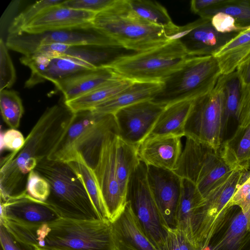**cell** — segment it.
Masks as SVG:
<instances>
[{
	"mask_svg": "<svg viewBox=\"0 0 250 250\" xmlns=\"http://www.w3.org/2000/svg\"><path fill=\"white\" fill-rule=\"evenodd\" d=\"M74 114L65 104L47 108L25 138L21 149L11 160L1 162L0 194L2 200H7L26 191L28 174L41 161L48 157Z\"/></svg>",
	"mask_w": 250,
	"mask_h": 250,
	"instance_id": "obj_1",
	"label": "cell"
},
{
	"mask_svg": "<svg viewBox=\"0 0 250 250\" xmlns=\"http://www.w3.org/2000/svg\"><path fill=\"white\" fill-rule=\"evenodd\" d=\"M91 26L135 52L157 47L176 39L180 29V26L166 28L146 21L133 12L127 0H116L109 8L96 14Z\"/></svg>",
	"mask_w": 250,
	"mask_h": 250,
	"instance_id": "obj_2",
	"label": "cell"
},
{
	"mask_svg": "<svg viewBox=\"0 0 250 250\" xmlns=\"http://www.w3.org/2000/svg\"><path fill=\"white\" fill-rule=\"evenodd\" d=\"M28 244L63 250H114L111 223L107 220L59 218L38 227H29Z\"/></svg>",
	"mask_w": 250,
	"mask_h": 250,
	"instance_id": "obj_3",
	"label": "cell"
},
{
	"mask_svg": "<svg viewBox=\"0 0 250 250\" xmlns=\"http://www.w3.org/2000/svg\"><path fill=\"white\" fill-rule=\"evenodd\" d=\"M35 170L49 183L50 193L45 202L61 218L101 219L83 183L66 162L46 158Z\"/></svg>",
	"mask_w": 250,
	"mask_h": 250,
	"instance_id": "obj_4",
	"label": "cell"
},
{
	"mask_svg": "<svg viewBox=\"0 0 250 250\" xmlns=\"http://www.w3.org/2000/svg\"><path fill=\"white\" fill-rule=\"evenodd\" d=\"M110 132L118 134L113 114L91 110L74 113L67 129L47 159L67 163L78 152L92 168L103 141Z\"/></svg>",
	"mask_w": 250,
	"mask_h": 250,
	"instance_id": "obj_5",
	"label": "cell"
},
{
	"mask_svg": "<svg viewBox=\"0 0 250 250\" xmlns=\"http://www.w3.org/2000/svg\"><path fill=\"white\" fill-rule=\"evenodd\" d=\"M221 75L214 56L190 57L162 82L161 90L151 100L167 106L196 99L212 91Z\"/></svg>",
	"mask_w": 250,
	"mask_h": 250,
	"instance_id": "obj_6",
	"label": "cell"
},
{
	"mask_svg": "<svg viewBox=\"0 0 250 250\" xmlns=\"http://www.w3.org/2000/svg\"><path fill=\"white\" fill-rule=\"evenodd\" d=\"M190 57L178 39L123 57L107 67L134 82H162Z\"/></svg>",
	"mask_w": 250,
	"mask_h": 250,
	"instance_id": "obj_7",
	"label": "cell"
},
{
	"mask_svg": "<svg viewBox=\"0 0 250 250\" xmlns=\"http://www.w3.org/2000/svg\"><path fill=\"white\" fill-rule=\"evenodd\" d=\"M184 147L173 170L182 179L193 183L204 198L234 171L222 158L219 150L186 137Z\"/></svg>",
	"mask_w": 250,
	"mask_h": 250,
	"instance_id": "obj_8",
	"label": "cell"
},
{
	"mask_svg": "<svg viewBox=\"0 0 250 250\" xmlns=\"http://www.w3.org/2000/svg\"><path fill=\"white\" fill-rule=\"evenodd\" d=\"M224 92L222 75L208 93L193 101L185 129V137L207 143L219 150L223 143Z\"/></svg>",
	"mask_w": 250,
	"mask_h": 250,
	"instance_id": "obj_9",
	"label": "cell"
},
{
	"mask_svg": "<svg viewBox=\"0 0 250 250\" xmlns=\"http://www.w3.org/2000/svg\"><path fill=\"white\" fill-rule=\"evenodd\" d=\"M126 199L151 241L159 250H167V232L148 185L146 165L141 161L130 177Z\"/></svg>",
	"mask_w": 250,
	"mask_h": 250,
	"instance_id": "obj_10",
	"label": "cell"
},
{
	"mask_svg": "<svg viewBox=\"0 0 250 250\" xmlns=\"http://www.w3.org/2000/svg\"><path fill=\"white\" fill-rule=\"evenodd\" d=\"M54 43L70 46H121L115 40L97 31L92 26L37 34L22 32L8 34L5 43L10 49L28 56L33 54L39 45Z\"/></svg>",
	"mask_w": 250,
	"mask_h": 250,
	"instance_id": "obj_11",
	"label": "cell"
},
{
	"mask_svg": "<svg viewBox=\"0 0 250 250\" xmlns=\"http://www.w3.org/2000/svg\"><path fill=\"white\" fill-rule=\"evenodd\" d=\"M243 171L234 170L223 182L213 188L194 211L191 219L193 243L204 246L231 199Z\"/></svg>",
	"mask_w": 250,
	"mask_h": 250,
	"instance_id": "obj_12",
	"label": "cell"
},
{
	"mask_svg": "<svg viewBox=\"0 0 250 250\" xmlns=\"http://www.w3.org/2000/svg\"><path fill=\"white\" fill-rule=\"evenodd\" d=\"M118 134L110 132L104 139L96 163L92 168L99 184L108 219L114 221L124 209L126 195L121 188L116 170Z\"/></svg>",
	"mask_w": 250,
	"mask_h": 250,
	"instance_id": "obj_13",
	"label": "cell"
},
{
	"mask_svg": "<svg viewBox=\"0 0 250 250\" xmlns=\"http://www.w3.org/2000/svg\"><path fill=\"white\" fill-rule=\"evenodd\" d=\"M166 107L148 100L118 110L113 114L118 136L126 143L138 148L150 134Z\"/></svg>",
	"mask_w": 250,
	"mask_h": 250,
	"instance_id": "obj_14",
	"label": "cell"
},
{
	"mask_svg": "<svg viewBox=\"0 0 250 250\" xmlns=\"http://www.w3.org/2000/svg\"><path fill=\"white\" fill-rule=\"evenodd\" d=\"M201 250H250V209L228 208Z\"/></svg>",
	"mask_w": 250,
	"mask_h": 250,
	"instance_id": "obj_15",
	"label": "cell"
},
{
	"mask_svg": "<svg viewBox=\"0 0 250 250\" xmlns=\"http://www.w3.org/2000/svg\"><path fill=\"white\" fill-rule=\"evenodd\" d=\"M146 178L165 228H176L182 179L173 170L146 165Z\"/></svg>",
	"mask_w": 250,
	"mask_h": 250,
	"instance_id": "obj_16",
	"label": "cell"
},
{
	"mask_svg": "<svg viewBox=\"0 0 250 250\" xmlns=\"http://www.w3.org/2000/svg\"><path fill=\"white\" fill-rule=\"evenodd\" d=\"M211 20L201 18L180 27L178 39L190 57L214 55L238 33L223 34L216 31Z\"/></svg>",
	"mask_w": 250,
	"mask_h": 250,
	"instance_id": "obj_17",
	"label": "cell"
},
{
	"mask_svg": "<svg viewBox=\"0 0 250 250\" xmlns=\"http://www.w3.org/2000/svg\"><path fill=\"white\" fill-rule=\"evenodd\" d=\"M61 218L45 202L25 192L6 201H0V219L20 225L38 227Z\"/></svg>",
	"mask_w": 250,
	"mask_h": 250,
	"instance_id": "obj_18",
	"label": "cell"
},
{
	"mask_svg": "<svg viewBox=\"0 0 250 250\" xmlns=\"http://www.w3.org/2000/svg\"><path fill=\"white\" fill-rule=\"evenodd\" d=\"M62 3L43 11L28 24L22 32L37 34L91 26V22L96 13L70 8L63 6Z\"/></svg>",
	"mask_w": 250,
	"mask_h": 250,
	"instance_id": "obj_19",
	"label": "cell"
},
{
	"mask_svg": "<svg viewBox=\"0 0 250 250\" xmlns=\"http://www.w3.org/2000/svg\"><path fill=\"white\" fill-rule=\"evenodd\" d=\"M111 223L114 250H159L146 234L129 202Z\"/></svg>",
	"mask_w": 250,
	"mask_h": 250,
	"instance_id": "obj_20",
	"label": "cell"
},
{
	"mask_svg": "<svg viewBox=\"0 0 250 250\" xmlns=\"http://www.w3.org/2000/svg\"><path fill=\"white\" fill-rule=\"evenodd\" d=\"M181 138L173 135H148L138 148L140 161L146 165L173 170L183 149Z\"/></svg>",
	"mask_w": 250,
	"mask_h": 250,
	"instance_id": "obj_21",
	"label": "cell"
},
{
	"mask_svg": "<svg viewBox=\"0 0 250 250\" xmlns=\"http://www.w3.org/2000/svg\"><path fill=\"white\" fill-rule=\"evenodd\" d=\"M121 77L112 68L98 67L76 73L54 84L63 94L64 102L75 99Z\"/></svg>",
	"mask_w": 250,
	"mask_h": 250,
	"instance_id": "obj_22",
	"label": "cell"
},
{
	"mask_svg": "<svg viewBox=\"0 0 250 250\" xmlns=\"http://www.w3.org/2000/svg\"><path fill=\"white\" fill-rule=\"evenodd\" d=\"M162 86V82H134L115 97L91 111L99 113L114 114L123 107L143 101L152 100Z\"/></svg>",
	"mask_w": 250,
	"mask_h": 250,
	"instance_id": "obj_23",
	"label": "cell"
},
{
	"mask_svg": "<svg viewBox=\"0 0 250 250\" xmlns=\"http://www.w3.org/2000/svg\"><path fill=\"white\" fill-rule=\"evenodd\" d=\"M219 151L232 170H248L250 164V124L245 127L238 126L234 134L223 142Z\"/></svg>",
	"mask_w": 250,
	"mask_h": 250,
	"instance_id": "obj_24",
	"label": "cell"
},
{
	"mask_svg": "<svg viewBox=\"0 0 250 250\" xmlns=\"http://www.w3.org/2000/svg\"><path fill=\"white\" fill-rule=\"evenodd\" d=\"M193 101L184 100L167 105L149 135L185 137V126Z\"/></svg>",
	"mask_w": 250,
	"mask_h": 250,
	"instance_id": "obj_25",
	"label": "cell"
},
{
	"mask_svg": "<svg viewBox=\"0 0 250 250\" xmlns=\"http://www.w3.org/2000/svg\"><path fill=\"white\" fill-rule=\"evenodd\" d=\"M135 53L122 46L82 45L70 46L62 55L79 59L98 68L108 66L120 58Z\"/></svg>",
	"mask_w": 250,
	"mask_h": 250,
	"instance_id": "obj_26",
	"label": "cell"
},
{
	"mask_svg": "<svg viewBox=\"0 0 250 250\" xmlns=\"http://www.w3.org/2000/svg\"><path fill=\"white\" fill-rule=\"evenodd\" d=\"M250 55V26L238 33L213 56L218 62L222 75L236 71Z\"/></svg>",
	"mask_w": 250,
	"mask_h": 250,
	"instance_id": "obj_27",
	"label": "cell"
},
{
	"mask_svg": "<svg viewBox=\"0 0 250 250\" xmlns=\"http://www.w3.org/2000/svg\"><path fill=\"white\" fill-rule=\"evenodd\" d=\"M133 82L120 77L75 99L64 102V104L74 113L91 110L115 97Z\"/></svg>",
	"mask_w": 250,
	"mask_h": 250,
	"instance_id": "obj_28",
	"label": "cell"
},
{
	"mask_svg": "<svg viewBox=\"0 0 250 250\" xmlns=\"http://www.w3.org/2000/svg\"><path fill=\"white\" fill-rule=\"evenodd\" d=\"M203 200L204 197L196 186L190 181L182 179L181 193L176 214L175 229L183 232L191 243V216Z\"/></svg>",
	"mask_w": 250,
	"mask_h": 250,
	"instance_id": "obj_29",
	"label": "cell"
},
{
	"mask_svg": "<svg viewBox=\"0 0 250 250\" xmlns=\"http://www.w3.org/2000/svg\"><path fill=\"white\" fill-rule=\"evenodd\" d=\"M67 163L83 183L100 219L109 220L101 190L93 169L78 152Z\"/></svg>",
	"mask_w": 250,
	"mask_h": 250,
	"instance_id": "obj_30",
	"label": "cell"
},
{
	"mask_svg": "<svg viewBox=\"0 0 250 250\" xmlns=\"http://www.w3.org/2000/svg\"><path fill=\"white\" fill-rule=\"evenodd\" d=\"M97 68L93 65L71 57H49L46 67L40 75V83L45 80L54 84L76 73Z\"/></svg>",
	"mask_w": 250,
	"mask_h": 250,
	"instance_id": "obj_31",
	"label": "cell"
},
{
	"mask_svg": "<svg viewBox=\"0 0 250 250\" xmlns=\"http://www.w3.org/2000/svg\"><path fill=\"white\" fill-rule=\"evenodd\" d=\"M140 162L138 147L126 143L118 136L116 147V170L121 188L126 195L130 177Z\"/></svg>",
	"mask_w": 250,
	"mask_h": 250,
	"instance_id": "obj_32",
	"label": "cell"
},
{
	"mask_svg": "<svg viewBox=\"0 0 250 250\" xmlns=\"http://www.w3.org/2000/svg\"><path fill=\"white\" fill-rule=\"evenodd\" d=\"M131 9L137 16L156 26L175 28L166 9L159 2L148 0H127Z\"/></svg>",
	"mask_w": 250,
	"mask_h": 250,
	"instance_id": "obj_33",
	"label": "cell"
},
{
	"mask_svg": "<svg viewBox=\"0 0 250 250\" xmlns=\"http://www.w3.org/2000/svg\"><path fill=\"white\" fill-rule=\"evenodd\" d=\"M219 12L232 16L240 26H250V0H222L220 3L202 12L198 15L201 18L211 20Z\"/></svg>",
	"mask_w": 250,
	"mask_h": 250,
	"instance_id": "obj_34",
	"label": "cell"
},
{
	"mask_svg": "<svg viewBox=\"0 0 250 250\" xmlns=\"http://www.w3.org/2000/svg\"><path fill=\"white\" fill-rule=\"evenodd\" d=\"M224 92V125L225 129L231 118L238 120L240 105L242 86L236 71L228 75H222Z\"/></svg>",
	"mask_w": 250,
	"mask_h": 250,
	"instance_id": "obj_35",
	"label": "cell"
},
{
	"mask_svg": "<svg viewBox=\"0 0 250 250\" xmlns=\"http://www.w3.org/2000/svg\"><path fill=\"white\" fill-rule=\"evenodd\" d=\"M0 108L4 122L11 128L17 129L24 112L22 101L18 93L14 90L0 91Z\"/></svg>",
	"mask_w": 250,
	"mask_h": 250,
	"instance_id": "obj_36",
	"label": "cell"
},
{
	"mask_svg": "<svg viewBox=\"0 0 250 250\" xmlns=\"http://www.w3.org/2000/svg\"><path fill=\"white\" fill-rule=\"evenodd\" d=\"M63 0H42L30 5L17 15L12 21L8 34L21 33L39 14L47 8L64 2Z\"/></svg>",
	"mask_w": 250,
	"mask_h": 250,
	"instance_id": "obj_37",
	"label": "cell"
},
{
	"mask_svg": "<svg viewBox=\"0 0 250 250\" xmlns=\"http://www.w3.org/2000/svg\"><path fill=\"white\" fill-rule=\"evenodd\" d=\"M26 192L32 197L45 202L50 193V186L48 182L35 169L31 171L27 176Z\"/></svg>",
	"mask_w": 250,
	"mask_h": 250,
	"instance_id": "obj_38",
	"label": "cell"
},
{
	"mask_svg": "<svg viewBox=\"0 0 250 250\" xmlns=\"http://www.w3.org/2000/svg\"><path fill=\"white\" fill-rule=\"evenodd\" d=\"M3 40L0 41V91L12 86L16 81V72Z\"/></svg>",
	"mask_w": 250,
	"mask_h": 250,
	"instance_id": "obj_39",
	"label": "cell"
},
{
	"mask_svg": "<svg viewBox=\"0 0 250 250\" xmlns=\"http://www.w3.org/2000/svg\"><path fill=\"white\" fill-rule=\"evenodd\" d=\"M0 136L1 151L3 148H5L12 151L1 161L8 162L13 159L21 149L24 145L25 138L20 131L15 128L8 129L3 134L1 133Z\"/></svg>",
	"mask_w": 250,
	"mask_h": 250,
	"instance_id": "obj_40",
	"label": "cell"
},
{
	"mask_svg": "<svg viewBox=\"0 0 250 250\" xmlns=\"http://www.w3.org/2000/svg\"><path fill=\"white\" fill-rule=\"evenodd\" d=\"M235 205L244 212L250 209V170L243 171L229 207Z\"/></svg>",
	"mask_w": 250,
	"mask_h": 250,
	"instance_id": "obj_41",
	"label": "cell"
},
{
	"mask_svg": "<svg viewBox=\"0 0 250 250\" xmlns=\"http://www.w3.org/2000/svg\"><path fill=\"white\" fill-rule=\"evenodd\" d=\"M116 0H66L62 3L65 7L85 10L97 14L111 6Z\"/></svg>",
	"mask_w": 250,
	"mask_h": 250,
	"instance_id": "obj_42",
	"label": "cell"
},
{
	"mask_svg": "<svg viewBox=\"0 0 250 250\" xmlns=\"http://www.w3.org/2000/svg\"><path fill=\"white\" fill-rule=\"evenodd\" d=\"M210 22L216 31L223 34L238 33L249 27L240 26L234 18L223 12L215 14Z\"/></svg>",
	"mask_w": 250,
	"mask_h": 250,
	"instance_id": "obj_43",
	"label": "cell"
},
{
	"mask_svg": "<svg viewBox=\"0 0 250 250\" xmlns=\"http://www.w3.org/2000/svg\"><path fill=\"white\" fill-rule=\"evenodd\" d=\"M0 240L3 250H36L35 247L18 240L1 223Z\"/></svg>",
	"mask_w": 250,
	"mask_h": 250,
	"instance_id": "obj_44",
	"label": "cell"
},
{
	"mask_svg": "<svg viewBox=\"0 0 250 250\" xmlns=\"http://www.w3.org/2000/svg\"><path fill=\"white\" fill-rule=\"evenodd\" d=\"M238 126L245 127L250 124V84L242 88L239 110Z\"/></svg>",
	"mask_w": 250,
	"mask_h": 250,
	"instance_id": "obj_45",
	"label": "cell"
},
{
	"mask_svg": "<svg viewBox=\"0 0 250 250\" xmlns=\"http://www.w3.org/2000/svg\"><path fill=\"white\" fill-rule=\"evenodd\" d=\"M236 71L242 88L250 84V55L238 66Z\"/></svg>",
	"mask_w": 250,
	"mask_h": 250,
	"instance_id": "obj_46",
	"label": "cell"
},
{
	"mask_svg": "<svg viewBox=\"0 0 250 250\" xmlns=\"http://www.w3.org/2000/svg\"><path fill=\"white\" fill-rule=\"evenodd\" d=\"M222 0H193L190 2L191 11L197 15L220 3Z\"/></svg>",
	"mask_w": 250,
	"mask_h": 250,
	"instance_id": "obj_47",
	"label": "cell"
},
{
	"mask_svg": "<svg viewBox=\"0 0 250 250\" xmlns=\"http://www.w3.org/2000/svg\"><path fill=\"white\" fill-rule=\"evenodd\" d=\"M36 250H63L49 249H44V248H39V247H36Z\"/></svg>",
	"mask_w": 250,
	"mask_h": 250,
	"instance_id": "obj_48",
	"label": "cell"
},
{
	"mask_svg": "<svg viewBox=\"0 0 250 250\" xmlns=\"http://www.w3.org/2000/svg\"><path fill=\"white\" fill-rule=\"evenodd\" d=\"M248 170H250V166H249V168Z\"/></svg>",
	"mask_w": 250,
	"mask_h": 250,
	"instance_id": "obj_49",
	"label": "cell"
}]
</instances>
